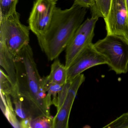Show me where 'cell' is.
Returning a JSON list of instances; mask_svg holds the SVG:
<instances>
[{
	"mask_svg": "<svg viewBox=\"0 0 128 128\" xmlns=\"http://www.w3.org/2000/svg\"><path fill=\"white\" fill-rule=\"evenodd\" d=\"M14 60L17 82L13 90L17 91L29 116L33 119L50 116L42 78L38 72L32 49L29 44L16 55Z\"/></svg>",
	"mask_w": 128,
	"mask_h": 128,
	"instance_id": "6da1fadb",
	"label": "cell"
},
{
	"mask_svg": "<svg viewBox=\"0 0 128 128\" xmlns=\"http://www.w3.org/2000/svg\"><path fill=\"white\" fill-rule=\"evenodd\" d=\"M88 9L73 4L69 8L56 6L45 32L37 36L39 44L49 60H55L66 49L83 23Z\"/></svg>",
	"mask_w": 128,
	"mask_h": 128,
	"instance_id": "7a4b0ae2",
	"label": "cell"
},
{
	"mask_svg": "<svg viewBox=\"0 0 128 128\" xmlns=\"http://www.w3.org/2000/svg\"><path fill=\"white\" fill-rule=\"evenodd\" d=\"M96 50L106 58L107 65L118 74L128 71V42L120 37L107 35L94 44Z\"/></svg>",
	"mask_w": 128,
	"mask_h": 128,
	"instance_id": "3957f363",
	"label": "cell"
},
{
	"mask_svg": "<svg viewBox=\"0 0 128 128\" xmlns=\"http://www.w3.org/2000/svg\"><path fill=\"white\" fill-rule=\"evenodd\" d=\"M20 16L16 12L0 20V42L4 43L15 56L30 41V29L21 22Z\"/></svg>",
	"mask_w": 128,
	"mask_h": 128,
	"instance_id": "277c9868",
	"label": "cell"
},
{
	"mask_svg": "<svg viewBox=\"0 0 128 128\" xmlns=\"http://www.w3.org/2000/svg\"><path fill=\"white\" fill-rule=\"evenodd\" d=\"M98 18H91L84 21L73 35L66 48L65 66L68 69L83 49L92 43Z\"/></svg>",
	"mask_w": 128,
	"mask_h": 128,
	"instance_id": "5b68a950",
	"label": "cell"
},
{
	"mask_svg": "<svg viewBox=\"0 0 128 128\" xmlns=\"http://www.w3.org/2000/svg\"><path fill=\"white\" fill-rule=\"evenodd\" d=\"M104 20L107 35L120 37L128 42V13L124 0H112Z\"/></svg>",
	"mask_w": 128,
	"mask_h": 128,
	"instance_id": "8992f818",
	"label": "cell"
},
{
	"mask_svg": "<svg viewBox=\"0 0 128 128\" xmlns=\"http://www.w3.org/2000/svg\"><path fill=\"white\" fill-rule=\"evenodd\" d=\"M56 2L53 0H36L28 19L30 30L36 36L43 34L50 24Z\"/></svg>",
	"mask_w": 128,
	"mask_h": 128,
	"instance_id": "52a82bcc",
	"label": "cell"
},
{
	"mask_svg": "<svg viewBox=\"0 0 128 128\" xmlns=\"http://www.w3.org/2000/svg\"><path fill=\"white\" fill-rule=\"evenodd\" d=\"M107 64L106 58L99 53L92 43L86 47L67 69V81L72 80L85 70L93 66Z\"/></svg>",
	"mask_w": 128,
	"mask_h": 128,
	"instance_id": "ba28073f",
	"label": "cell"
},
{
	"mask_svg": "<svg viewBox=\"0 0 128 128\" xmlns=\"http://www.w3.org/2000/svg\"><path fill=\"white\" fill-rule=\"evenodd\" d=\"M85 79L84 75L81 74L72 81L63 102L54 118L53 128H68L69 119L73 102L79 88Z\"/></svg>",
	"mask_w": 128,
	"mask_h": 128,
	"instance_id": "9c48e42d",
	"label": "cell"
},
{
	"mask_svg": "<svg viewBox=\"0 0 128 128\" xmlns=\"http://www.w3.org/2000/svg\"><path fill=\"white\" fill-rule=\"evenodd\" d=\"M14 58L15 56L5 44L0 42V65L8 76L13 89L16 87L17 82Z\"/></svg>",
	"mask_w": 128,
	"mask_h": 128,
	"instance_id": "30bf717a",
	"label": "cell"
},
{
	"mask_svg": "<svg viewBox=\"0 0 128 128\" xmlns=\"http://www.w3.org/2000/svg\"><path fill=\"white\" fill-rule=\"evenodd\" d=\"M44 77L50 82L64 85L67 81V69L56 58L52 64L50 74Z\"/></svg>",
	"mask_w": 128,
	"mask_h": 128,
	"instance_id": "8fae6325",
	"label": "cell"
},
{
	"mask_svg": "<svg viewBox=\"0 0 128 128\" xmlns=\"http://www.w3.org/2000/svg\"><path fill=\"white\" fill-rule=\"evenodd\" d=\"M10 95H5L0 92V108L4 114L11 125L16 128H20V122L16 117L15 110L12 107Z\"/></svg>",
	"mask_w": 128,
	"mask_h": 128,
	"instance_id": "7c38bea8",
	"label": "cell"
},
{
	"mask_svg": "<svg viewBox=\"0 0 128 128\" xmlns=\"http://www.w3.org/2000/svg\"><path fill=\"white\" fill-rule=\"evenodd\" d=\"M42 78L43 88L47 93V103L49 107L52 105L57 106L58 98L59 92L61 91L64 85L48 81L45 77Z\"/></svg>",
	"mask_w": 128,
	"mask_h": 128,
	"instance_id": "4fadbf2b",
	"label": "cell"
},
{
	"mask_svg": "<svg viewBox=\"0 0 128 128\" xmlns=\"http://www.w3.org/2000/svg\"><path fill=\"white\" fill-rule=\"evenodd\" d=\"M112 0H94V4L90 8L91 18L105 19L110 11Z\"/></svg>",
	"mask_w": 128,
	"mask_h": 128,
	"instance_id": "5bb4252c",
	"label": "cell"
},
{
	"mask_svg": "<svg viewBox=\"0 0 128 128\" xmlns=\"http://www.w3.org/2000/svg\"><path fill=\"white\" fill-rule=\"evenodd\" d=\"M18 0H0V20L6 18L17 12Z\"/></svg>",
	"mask_w": 128,
	"mask_h": 128,
	"instance_id": "9a60e30c",
	"label": "cell"
},
{
	"mask_svg": "<svg viewBox=\"0 0 128 128\" xmlns=\"http://www.w3.org/2000/svg\"><path fill=\"white\" fill-rule=\"evenodd\" d=\"M53 119L51 116L30 119V128H53Z\"/></svg>",
	"mask_w": 128,
	"mask_h": 128,
	"instance_id": "2e32d148",
	"label": "cell"
},
{
	"mask_svg": "<svg viewBox=\"0 0 128 128\" xmlns=\"http://www.w3.org/2000/svg\"><path fill=\"white\" fill-rule=\"evenodd\" d=\"M0 92L5 95H10L13 90L12 84L7 74H6L2 68H0Z\"/></svg>",
	"mask_w": 128,
	"mask_h": 128,
	"instance_id": "e0dca14e",
	"label": "cell"
},
{
	"mask_svg": "<svg viewBox=\"0 0 128 128\" xmlns=\"http://www.w3.org/2000/svg\"><path fill=\"white\" fill-rule=\"evenodd\" d=\"M103 128H128V113L123 114Z\"/></svg>",
	"mask_w": 128,
	"mask_h": 128,
	"instance_id": "ac0fdd59",
	"label": "cell"
},
{
	"mask_svg": "<svg viewBox=\"0 0 128 128\" xmlns=\"http://www.w3.org/2000/svg\"><path fill=\"white\" fill-rule=\"evenodd\" d=\"M73 4L87 8H90L94 4V0H74Z\"/></svg>",
	"mask_w": 128,
	"mask_h": 128,
	"instance_id": "d6986e66",
	"label": "cell"
},
{
	"mask_svg": "<svg viewBox=\"0 0 128 128\" xmlns=\"http://www.w3.org/2000/svg\"><path fill=\"white\" fill-rule=\"evenodd\" d=\"M124 1H125L126 7V10H127L128 13V0H124Z\"/></svg>",
	"mask_w": 128,
	"mask_h": 128,
	"instance_id": "ffe728a7",
	"label": "cell"
},
{
	"mask_svg": "<svg viewBox=\"0 0 128 128\" xmlns=\"http://www.w3.org/2000/svg\"><path fill=\"white\" fill-rule=\"evenodd\" d=\"M53 0L55 1V2H57V1H58V0Z\"/></svg>",
	"mask_w": 128,
	"mask_h": 128,
	"instance_id": "44dd1931",
	"label": "cell"
}]
</instances>
